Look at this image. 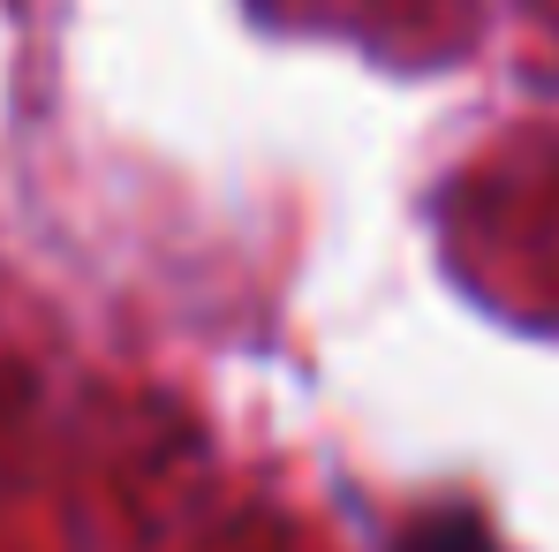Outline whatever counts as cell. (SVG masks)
I'll use <instances>...</instances> for the list:
<instances>
[{
  "mask_svg": "<svg viewBox=\"0 0 559 552\" xmlns=\"http://www.w3.org/2000/svg\"><path fill=\"white\" fill-rule=\"evenodd\" d=\"M393 552H491V538H484V522L468 507H447V515H424Z\"/></svg>",
  "mask_w": 559,
  "mask_h": 552,
  "instance_id": "cell-1",
  "label": "cell"
}]
</instances>
